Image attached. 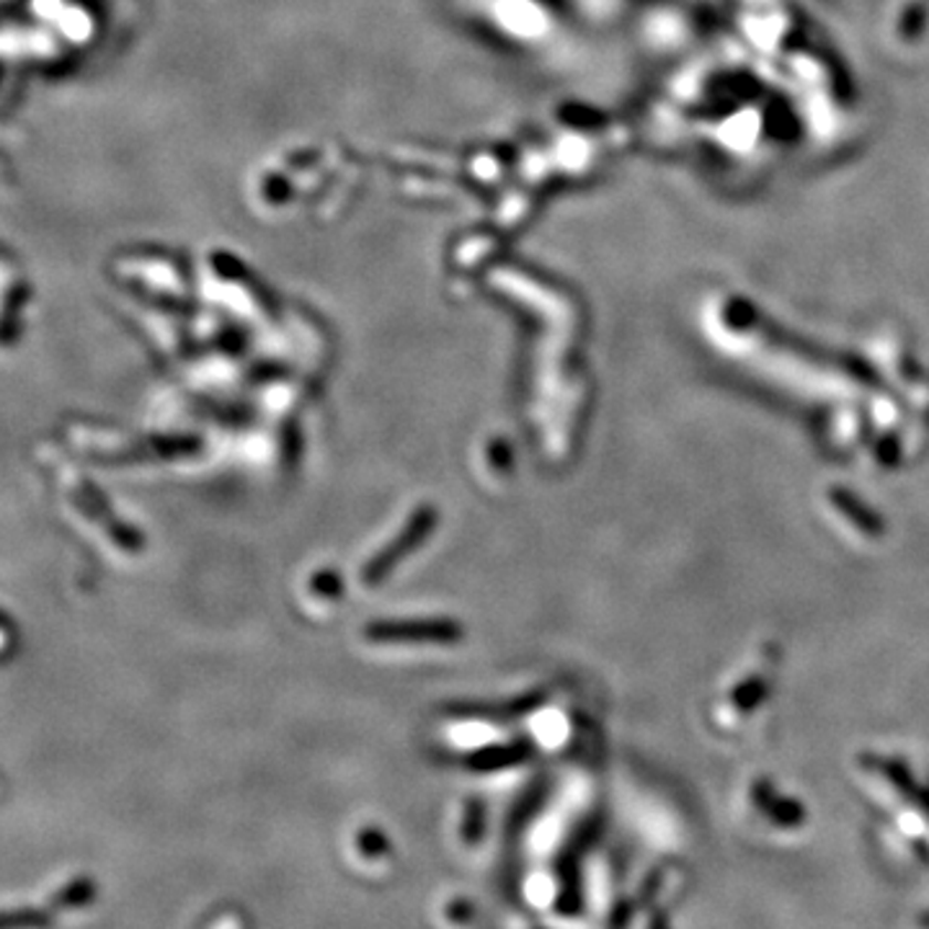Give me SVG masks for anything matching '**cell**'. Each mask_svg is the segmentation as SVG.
I'll use <instances>...</instances> for the list:
<instances>
[{"mask_svg":"<svg viewBox=\"0 0 929 929\" xmlns=\"http://www.w3.org/2000/svg\"><path fill=\"white\" fill-rule=\"evenodd\" d=\"M483 17L498 34L529 47H537V40L548 29V17L537 0H486Z\"/></svg>","mask_w":929,"mask_h":929,"instance_id":"6da1fadb","label":"cell"},{"mask_svg":"<svg viewBox=\"0 0 929 929\" xmlns=\"http://www.w3.org/2000/svg\"><path fill=\"white\" fill-rule=\"evenodd\" d=\"M367 635L378 643H452L460 627L447 620H421V623H378L367 627Z\"/></svg>","mask_w":929,"mask_h":929,"instance_id":"7a4b0ae2","label":"cell"},{"mask_svg":"<svg viewBox=\"0 0 929 929\" xmlns=\"http://www.w3.org/2000/svg\"><path fill=\"white\" fill-rule=\"evenodd\" d=\"M434 525H436V514L432 509L419 511L416 517L409 521V527H405L403 532L398 535V540L393 545H388V548L382 550L370 566H367L365 581L367 583H378V581L386 579V576L390 573V568H393L398 560L405 556V552L416 548V545L424 540V537L429 535V529H432Z\"/></svg>","mask_w":929,"mask_h":929,"instance_id":"3957f363","label":"cell"},{"mask_svg":"<svg viewBox=\"0 0 929 929\" xmlns=\"http://www.w3.org/2000/svg\"><path fill=\"white\" fill-rule=\"evenodd\" d=\"M96 896V886L94 880L88 878H75L63 886L60 890H55L50 898V906L57 911H71V909H78V906H86L94 901Z\"/></svg>","mask_w":929,"mask_h":929,"instance_id":"277c9868","label":"cell"},{"mask_svg":"<svg viewBox=\"0 0 929 929\" xmlns=\"http://www.w3.org/2000/svg\"><path fill=\"white\" fill-rule=\"evenodd\" d=\"M52 927V917L42 909H11L0 911V929H47Z\"/></svg>","mask_w":929,"mask_h":929,"instance_id":"5b68a950","label":"cell"}]
</instances>
